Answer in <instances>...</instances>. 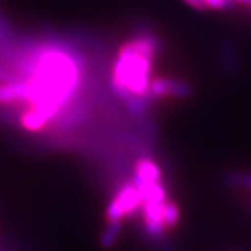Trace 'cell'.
<instances>
[{"label": "cell", "instance_id": "30bf717a", "mask_svg": "<svg viewBox=\"0 0 251 251\" xmlns=\"http://www.w3.org/2000/svg\"><path fill=\"white\" fill-rule=\"evenodd\" d=\"M206 8L210 9H228L232 7V0H204Z\"/></svg>", "mask_w": 251, "mask_h": 251}, {"label": "cell", "instance_id": "7c38bea8", "mask_svg": "<svg viewBox=\"0 0 251 251\" xmlns=\"http://www.w3.org/2000/svg\"><path fill=\"white\" fill-rule=\"evenodd\" d=\"M233 1H238V3H242V4H248L251 7V0H233Z\"/></svg>", "mask_w": 251, "mask_h": 251}, {"label": "cell", "instance_id": "8992f818", "mask_svg": "<svg viewBox=\"0 0 251 251\" xmlns=\"http://www.w3.org/2000/svg\"><path fill=\"white\" fill-rule=\"evenodd\" d=\"M27 86L24 81L0 85V104H26Z\"/></svg>", "mask_w": 251, "mask_h": 251}, {"label": "cell", "instance_id": "4fadbf2b", "mask_svg": "<svg viewBox=\"0 0 251 251\" xmlns=\"http://www.w3.org/2000/svg\"><path fill=\"white\" fill-rule=\"evenodd\" d=\"M232 1H233V0H232Z\"/></svg>", "mask_w": 251, "mask_h": 251}, {"label": "cell", "instance_id": "52a82bcc", "mask_svg": "<svg viewBox=\"0 0 251 251\" xmlns=\"http://www.w3.org/2000/svg\"><path fill=\"white\" fill-rule=\"evenodd\" d=\"M163 221L167 231L171 228H175L179 221V208L175 201L167 200L163 208Z\"/></svg>", "mask_w": 251, "mask_h": 251}, {"label": "cell", "instance_id": "ba28073f", "mask_svg": "<svg viewBox=\"0 0 251 251\" xmlns=\"http://www.w3.org/2000/svg\"><path fill=\"white\" fill-rule=\"evenodd\" d=\"M122 223L121 222H108V227L101 235V245L104 248H112L116 244L117 238L121 233Z\"/></svg>", "mask_w": 251, "mask_h": 251}, {"label": "cell", "instance_id": "277c9868", "mask_svg": "<svg viewBox=\"0 0 251 251\" xmlns=\"http://www.w3.org/2000/svg\"><path fill=\"white\" fill-rule=\"evenodd\" d=\"M191 94V87L185 81L169 77H158L152 78L150 83L149 98H187Z\"/></svg>", "mask_w": 251, "mask_h": 251}, {"label": "cell", "instance_id": "6da1fadb", "mask_svg": "<svg viewBox=\"0 0 251 251\" xmlns=\"http://www.w3.org/2000/svg\"><path fill=\"white\" fill-rule=\"evenodd\" d=\"M27 108L40 112L50 123L76 96L81 67L75 55L55 47L41 48L27 64Z\"/></svg>", "mask_w": 251, "mask_h": 251}, {"label": "cell", "instance_id": "5b68a950", "mask_svg": "<svg viewBox=\"0 0 251 251\" xmlns=\"http://www.w3.org/2000/svg\"><path fill=\"white\" fill-rule=\"evenodd\" d=\"M162 181V171L155 160L148 156L140 158L135 164V178L133 183L136 186Z\"/></svg>", "mask_w": 251, "mask_h": 251}, {"label": "cell", "instance_id": "8fae6325", "mask_svg": "<svg viewBox=\"0 0 251 251\" xmlns=\"http://www.w3.org/2000/svg\"><path fill=\"white\" fill-rule=\"evenodd\" d=\"M187 5H190L194 9L198 10H205L206 9V5H205L204 0H183Z\"/></svg>", "mask_w": 251, "mask_h": 251}, {"label": "cell", "instance_id": "3957f363", "mask_svg": "<svg viewBox=\"0 0 251 251\" xmlns=\"http://www.w3.org/2000/svg\"><path fill=\"white\" fill-rule=\"evenodd\" d=\"M142 198L137 186L127 182L117 190L116 195L106 208L108 222H121L123 218H129L141 209Z\"/></svg>", "mask_w": 251, "mask_h": 251}, {"label": "cell", "instance_id": "7a4b0ae2", "mask_svg": "<svg viewBox=\"0 0 251 251\" xmlns=\"http://www.w3.org/2000/svg\"><path fill=\"white\" fill-rule=\"evenodd\" d=\"M158 40L152 35H140L121 48L112 71V86L131 110L144 112L149 98Z\"/></svg>", "mask_w": 251, "mask_h": 251}, {"label": "cell", "instance_id": "9c48e42d", "mask_svg": "<svg viewBox=\"0 0 251 251\" xmlns=\"http://www.w3.org/2000/svg\"><path fill=\"white\" fill-rule=\"evenodd\" d=\"M229 181L233 186L244 187L251 191V173L236 172L229 176Z\"/></svg>", "mask_w": 251, "mask_h": 251}]
</instances>
